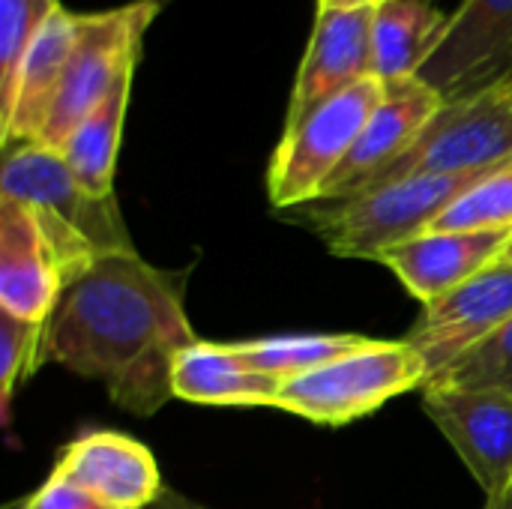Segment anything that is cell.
<instances>
[{"mask_svg":"<svg viewBox=\"0 0 512 509\" xmlns=\"http://www.w3.org/2000/svg\"><path fill=\"white\" fill-rule=\"evenodd\" d=\"M183 279L138 252L96 258L48 321V360L102 381L123 411L153 417L174 399L177 357L198 342L183 306Z\"/></svg>","mask_w":512,"mask_h":509,"instance_id":"cell-1","label":"cell"},{"mask_svg":"<svg viewBox=\"0 0 512 509\" xmlns=\"http://www.w3.org/2000/svg\"><path fill=\"white\" fill-rule=\"evenodd\" d=\"M489 171L474 174H420L375 186L369 192L312 201L300 207V219L339 258L381 261L390 249L423 237L435 222Z\"/></svg>","mask_w":512,"mask_h":509,"instance_id":"cell-2","label":"cell"},{"mask_svg":"<svg viewBox=\"0 0 512 509\" xmlns=\"http://www.w3.org/2000/svg\"><path fill=\"white\" fill-rule=\"evenodd\" d=\"M426 378V360L408 339H372L339 360L285 378L276 408L321 426H345L408 390L426 387Z\"/></svg>","mask_w":512,"mask_h":509,"instance_id":"cell-3","label":"cell"},{"mask_svg":"<svg viewBox=\"0 0 512 509\" xmlns=\"http://www.w3.org/2000/svg\"><path fill=\"white\" fill-rule=\"evenodd\" d=\"M512 162V81H498L444 99L420 138L381 171L369 189L420 174H474ZM363 189V192H369Z\"/></svg>","mask_w":512,"mask_h":509,"instance_id":"cell-4","label":"cell"},{"mask_svg":"<svg viewBox=\"0 0 512 509\" xmlns=\"http://www.w3.org/2000/svg\"><path fill=\"white\" fill-rule=\"evenodd\" d=\"M384 93L387 84L369 75L309 111L300 123L282 129V141L267 171L270 204L279 210H297L321 201L324 186L351 153Z\"/></svg>","mask_w":512,"mask_h":509,"instance_id":"cell-5","label":"cell"},{"mask_svg":"<svg viewBox=\"0 0 512 509\" xmlns=\"http://www.w3.org/2000/svg\"><path fill=\"white\" fill-rule=\"evenodd\" d=\"M159 12V0H138L108 12L75 15V45L36 144L63 150L78 123L111 93L117 78L138 66L144 33Z\"/></svg>","mask_w":512,"mask_h":509,"instance_id":"cell-6","label":"cell"},{"mask_svg":"<svg viewBox=\"0 0 512 509\" xmlns=\"http://www.w3.org/2000/svg\"><path fill=\"white\" fill-rule=\"evenodd\" d=\"M0 195L45 210L54 219L66 222L93 246L96 255L135 252L117 198H102L84 189L69 171L60 150H51L36 141L6 147Z\"/></svg>","mask_w":512,"mask_h":509,"instance_id":"cell-7","label":"cell"},{"mask_svg":"<svg viewBox=\"0 0 512 509\" xmlns=\"http://www.w3.org/2000/svg\"><path fill=\"white\" fill-rule=\"evenodd\" d=\"M426 417L459 453L486 492V504L512 495V396L492 387H423Z\"/></svg>","mask_w":512,"mask_h":509,"instance_id":"cell-8","label":"cell"},{"mask_svg":"<svg viewBox=\"0 0 512 509\" xmlns=\"http://www.w3.org/2000/svg\"><path fill=\"white\" fill-rule=\"evenodd\" d=\"M512 321V264H495L447 297L426 303L408 330V342L426 360L429 378L447 372L468 351Z\"/></svg>","mask_w":512,"mask_h":509,"instance_id":"cell-9","label":"cell"},{"mask_svg":"<svg viewBox=\"0 0 512 509\" xmlns=\"http://www.w3.org/2000/svg\"><path fill=\"white\" fill-rule=\"evenodd\" d=\"M510 69L512 0H462L417 78L444 99H456Z\"/></svg>","mask_w":512,"mask_h":509,"instance_id":"cell-10","label":"cell"},{"mask_svg":"<svg viewBox=\"0 0 512 509\" xmlns=\"http://www.w3.org/2000/svg\"><path fill=\"white\" fill-rule=\"evenodd\" d=\"M372 6L318 9L285 111V129L372 75Z\"/></svg>","mask_w":512,"mask_h":509,"instance_id":"cell-11","label":"cell"},{"mask_svg":"<svg viewBox=\"0 0 512 509\" xmlns=\"http://www.w3.org/2000/svg\"><path fill=\"white\" fill-rule=\"evenodd\" d=\"M441 105L444 96L420 78L387 84L381 105L372 111L351 153L324 186L321 201H339L369 189V183L381 171H387L399 156L408 153V147L420 138Z\"/></svg>","mask_w":512,"mask_h":509,"instance_id":"cell-12","label":"cell"},{"mask_svg":"<svg viewBox=\"0 0 512 509\" xmlns=\"http://www.w3.org/2000/svg\"><path fill=\"white\" fill-rule=\"evenodd\" d=\"M51 474L87 489L111 509L150 507L165 489L153 453L111 429L87 432L66 444Z\"/></svg>","mask_w":512,"mask_h":509,"instance_id":"cell-13","label":"cell"},{"mask_svg":"<svg viewBox=\"0 0 512 509\" xmlns=\"http://www.w3.org/2000/svg\"><path fill=\"white\" fill-rule=\"evenodd\" d=\"M63 288V273L33 210L0 195V312L48 324Z\"/></svg>","mask_w":512,"mask_h":509,"instance_id":"cell-14","label":"cell"},{"mask_svg":"<svg viewBox=\"0 0 512 509\" xmlns=\"http://www.w3.org/2000/svg\"><path fill=\"white\" fill-rule=\"evenodd\" d=\"M510 231H429L396 249L381 264L390 267L399 282L426 303H435L471 282L483 270L495 267L510 243Z\"/></svg>","mask_w":512,"mask_h":509,"instance_id":"cell-15","label":"cell"},{"mask_svg":"<svg viewBox=\"0 0 512 509\" xmlns=\"http://www.w3.org/2000/svg\"><path fill=\"white\" fill-rule=\"evenodd\" d=\"M72 45H75V15L57 6L42 24V30L36 33L15 75L9 99L0 105L3 147L39 141L45 120L51 114V105L57 99Z\"/></svg>","mask_w":512,"mask_h":509,"instance_id":"cell-16","label":"cell"},{"mask_svg":"<svg viewBox=\"0 0 512 509\" xmlns=\"http://www.w3.org/2000/svg\"><path fill=\"white\" fill-rule=\"evenodd\" d=\"M174 399L219 408H276L282 378L252 369L231 342L189 345L174 363Z\"/></svg>","mask_w":512,"mask_h":509,"instance_id":"cell-17","label":"cell"},{"mask_svg":"<svg viewBox=\"0 0 512 509\" xmlns=\"http://www.w3.org/2000/svg\"><path fill=\"white\" fill-rule=\"evenodd\" d=\"M450 15L432 0H387L372 21V75L384 84L417 78L438 48Z\"/></svg>","mask_w":512,"mask_h":509,"instance_id":"cell-18","label":"cell"},{"mask_svg":"<svg viewBox=\"0 0 512 509\" xmlns=\"http://www.w3.org/2000/svg\"><path fill=\"white\" fill-rule=\"evenodd\" d=\"M132 75H135V66H129L117 78L111 93L78 123V129L69 135V141L60 150L75 180L102 198L114 195V171H117V153L123 141L126 108L132 96Z\"/></svg>","mask_w":512,"mask_h":509,"instance_id":"cell-19","label":"cell"},{"mask_svg":"<svg viewBox=\"0 0 512 509\" xmlns=\"http://www.w3.org/2000/svg\"><path fill=\"white\" fill-rule=\"evenodd\" d=\"M369 342H372L369 336H357V333H300V336L240 339V342H231V348L252 369L285 381L309 369H318L330 360H339Z\"/></svg>","mask_w":512,"mask_h":509,"instance_id":"cell-20","label":"cell"},{"mask_svg":"<svg viewBox=\"0 0 512 509\" xmlns=\"http://www.w3.org/2000/svg\"><path fill=\"white\" fill-rule=\"evenodd\" d=\"M512 228V162L489 171L474 183L432 231H510Z\"/></svg>","mask_w":512,"mask_h":509,"instance_id":"cell-21","label":"cell"},{"mask_svg":"<svg viewBox=\"0 0 512 509\" xmlns=\"http://www.w3.org/2000/svg\"><path fill=\"white\" fill-rule=\"evenodd\" d=\"M48 363V324L18 321L0 312V414L9 423L15 390Z\"/></svg>","mask_w":512,"mask_h":509,"instance_id":"cell-22","label":"cell"},{"mask_svg":"<svg viewBox=\"0 0 512 509\" xmlns=\"http://www.w3.org/2000/svg\"><path fill=\"white\" fill-rule=\"evenodd\" d=\"M60 0H0V105L9 99L15 75Z\"/></svg>","mask_w":512,"mask_h":509,"instance_id":"cell-23","label":"cell"},{"mask_svg":"<svg viewBox=\"0 0 512 509\" xmlns=\"http://www.w3.org/2000/svg\"><path fill=\"white\" fill-rule=\"evenodd\" d=\"M429 384H456V387H492L512 396V321L489 336L483 345L456 360L447 372ZM426 384V387H429Z\"/></svg>","mask_w":512,"mask_h":509,"instance_id":"cell-24","label":"cell"},{"mask_svg":"<svg viewBox=\"0 0 512 509\" xmlns=\"http://www.w3.org/2000/svg\"><path fill=\"white\" fill-rule=\"evenodd\" d=\"M15 509H111L105 501H99L96 495H90L87 489L57 477V474H48V480L33 492L27 495L21 504H15Z\"/></svg>","mask_w":512,"mask_h":509,"instance_id":"cell-25","label":"cell"},{"mask_svg":"<svg viewBox=\"0 0 512 509\" xmlns=\"http://www.w3.org/2000/svg\"><path fill=\"white\" fill-rule=\"evenodd\" d=\"M144 509H207L201 507V504H195V501H189V498H183L180 492H174V489H162V495L150 504V507Z\"/></svg>","mask_w":512,"mask_h":509,"instance_id":"cell-26","label":"cell"},{"mask_svg":"<svg viewBox=\"0 0 512 509\" xmlns=\"http://www.w3.org/2000/svg\"><path fill=\"white\" fill-rule=\"evenodd\" d=\"M387 0H318V9H333V6H372L378 9Z\"/></svg>","mask_w":512,"mask_h":509,"instance_id":"cell-27","label":"cell"},{"mask_svg":"<svg viewBox=\"0 0 512 509\" xmlns=\"http://www.w3.org/2000/svg\"><path fill=\"white\" fill-rule=\"evenodd\" d=\"M498 264H512V237L510 243H507V249H504V255H501V261Z\"/></svg>","mask_w":512,"mask_h":509,"instance_id":"cell-28","label":"cell"},{"mask_svg":"<svg viewBox=\"0 0 512 509\" xmlns=\"http://www.w3.org/2000/svg\"><path fill=\"white\" fill-rule=\"evenodd\" d=\"M486 509H512V501H501V504H486Z\"/></svg>","mask_w":512,"mask_h":509,"instance_id":"cell-29","label":"cell"},{"mask_svg":"<svg viewBox=\"0 0 512 509\" xmlns=\"http://www.w3.org/2000/svg\"><path fill=\"white\" fill-rule=\"evenodd\" d=\"M507 78H510V81H512V69H510V72H507Z\"/></svg>","mask_w":512,"mask_h":509,"instance_id":"cell-30","label":"cell"},{"mask_svg":"<svg viewBox=\"0 0 512 509\" xmlns=\"http://www.w3.org/2000/svg\"><path fill=\"white\" fill-rule=\"evenodd\" d=\"M510 501H512V495H510Z\"/></svg>","mask_w":512,"mask_h":509,"instance_id":"cell-31","label":"cell"}]
</instances>
